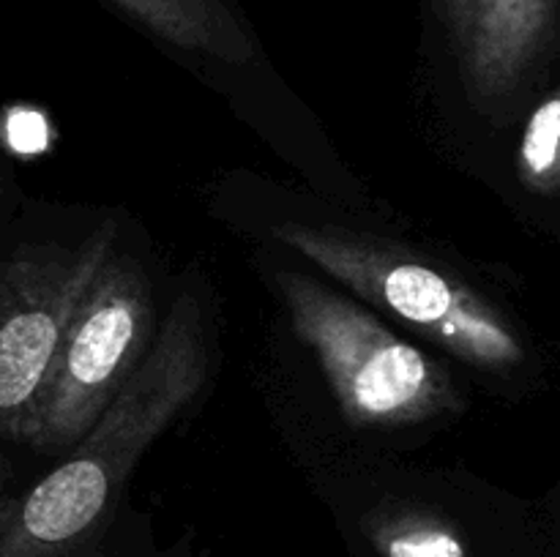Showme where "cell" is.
Returning a JSON list of instances; mask_svg holds the SVG:
<instances>
[{
	"label": "cell",
	"instance_id": "4",
	"mask_svg": "<svg viewBox=\"0 0 560 557\" xmlns=\"http://www.w3.org/2000/svg\"><path fill=\"white\" fill-rule=\"evenodd\" d=\"M151 342V284L129 254L113 249L77 306L20 440L33 448L80 442L131 380Z\"/></svg>",
	"mask_w": 560,
	"mask_h": 557
},
{
	"label": "cell",
	"instance_id": "10",
	"mask_svg": "<svg viewBox=\"0 0 560 557\" xmlns=\"http://www.w3.org/2000/svg\"><path fill=\"white\" fill-rule=\"evenodd\" d=\"M5 140H9L11 151L33 156V153L47 151L49 126L44 115L36 112V109L16 107L5 118Z\"/></svg>",
	"mask_w": 560,
	"mask_h": 557
},
{
	"label": "cell",
	"instance_id": "5",
	"mask_svg": "<svg viewBox=\"0 0 560 557\" xmlns=\"http://www.w3.org/2000/svg\"><path fill=\"white\" fill-rule=\"evenodd\" d=\"M113 229L77 249H47L0 271V440H20L88 284L115 249Z\"/></svg>",
	"mask_w": 560,
	"mask_h": 557
},
{
	"label": "cell",
	"instance_id": "1",
	"mask_svg": "<svg viewBox=\"0 0 560 557\" xmlns=\"http://www.w3.org/2000/svg\"><path fill=\"white\" fill-rule=\"evenodd\" d=\"M208 380L200 306L180 295L131 380L60 467L0 489V557H77L107 524L131 470Z\"/></svg>",
	"mask_w": 560,
	"mask_h": 557
},
{
	"label": "cell",
	"instance_id": "9",
	"mask_svg": "<svg viewBox=\"0 0 560 557\" xmlns=\"http://www.w3.org/2000/svg\"><path fill=\"white\" fill-rule=\"evenodd\" d=\"M558 134H560V98L552 93L539 104L528 120L520 147V169L525 183L539 194L558 189Z\"/></svg>",
	"mask_w": 560,
	"mask_h": 557
},
{
	"label": "cell",
	"instance_id": "6",
	"mask_svg": "<svg viewBox=\"0 0 560 557\" xmlns=\"http://www.w3.org/2000/svg\"><path fill=\"white\" fill-rule=\"evenodd\" d=\"M556 3L558 0H441L465 85L479 107H498L525 85L552 42Z\"/></svg>",
	"mask_w": 560,
	"mask_h": 557
},
{
	"label": "cell",
	"instance_id": "7",
	"mask_svg": "<svg viewBox=\"0 0 560 557\" xmlns=\"http://www.w3.org/2000/svg\"><path fill=\"white\" fill-rule=\"evenodd\" d=\"M164 42L189 52L244 63L255 44L224 0H109Z\"/></svg>",
	"mask_w": 560,
	"mask_h": 557
},
{
	"label": "cell",
	"instance_id": "8",
	"mask_svg": "<svg viewBox=\"0 0 560 557\" xmlns=\"http://www.w3.org/2000/svg\"><path fill=\"white\" fill-rule=\"evenodd\" d=\"M372 538L383 557H465L459 535L427 513H388L375 524Z\"/></svg>",
	"mask_w": 560,
	"mask_h": 557
},
{
	"label": "cell",
	"instance_id": "3",
	"mask_svg": "<svg viewBox=\"0 0 560 557\" xmlns=\"http://www.w3.org/2000/svg\"><path fill=\"white\" fill-rule=\"evenodd\" d=\"M277 282L295 333L315 349L350 424L408 426L463 407L448 371L364 306L306 273L284 271Z\"/></svg>",
	"mask_w": 560,
	"mask_h": 557
},
{
	"label": "cell",
	"instance_id": "2",
	"mask_svg": "<svg viewBox=\"0 0 560 557\" xmlns=\"http://www.w3.org/2000/svg\"><path fill=\"white\" fill-rule=\"evenodd\" d=\"M277 238L465 364L487 371H509L525 360L523 339L498 306L463 278L388 240L299 222L282 224Z\"/></svg>",
	"mask_w": 560,
	"mask_h": 557
}]
</instances>
